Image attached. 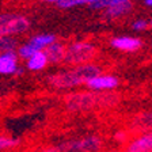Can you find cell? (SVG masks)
<instances>
[{
	"instance_id": "12",
	"label": "cell",
	"mask_w": 152,
	"mask_h": 152,
	"mask_svg": "<svg viewBox=\"0 0 152 152\" xmlns=\"http://www.w3.org/2000/svg\"><path fill=\"white\" fill-rule=\"evenodd\" d=\"M132 10H133L132 0H125L124 3H120L117 6L104 10V15L109 19H117V18H122V16L128 15Z\"/></svg>"
},
{
	"instance_id": "11",
	"label": "cell",
	"mask_w": 152,
	"mask_h": 152,
	"mask_svg": "<svg viewBox=\"0 0 152 152\" xmlns=\"http://www.w3.org/2000/svg\"><path fill=\"white\" fill-rule=\"evenodd\" d=\"M56 39L57 38L54 34L46 33V34H37V35H34V37H31L27 41V44L30 45L35 52H44L45 49L50 44H53Z\"/></svg>"
},
{
	"instance_id": "4",
	"label": "cell",
	"mask_w": 152,
	"mask_h": 152,
	"mask_svg": "<svg viewBox=\"0 0 152 152\" xmlns=\"http://www.w3.org/2000/svg\"><path fill=\"white\" fill-rule=\"evenodd\" d=\"M30 20L23 15L18 14H0V34L16 37L27 31Z\"/></svg>"
},
{
	"instance_id": "9",
	"label": "cell",
	"mask_w": 152,
	"mask_h": 152,
	"mask_svg": "<svg viewBox=\"0 0 152 152\" xmlns=\"http://www.w3.org/2000/svg\"><path fill=\"white\" fill-rule=\"evenodd\" d=\"M65 52H66V45H64L60 41H54L44 50L45 56L48 58L49 64H60L65 58Z\"/></svg>"
},
{
	"instance_id": "6",
	"label": "cell",
	"mask_w": 152,
	"mask_h": 152,
	"mask_svg": "<svg viewBox=\"0 0 152 152\" xmlns=\"http://www.w3.org/2000/svg\"><path fill=\"white\" fill-rule=\"evenodd\" d=\"M118 84H120V80L117 76L110 75V73H99L86 83V87L94 92H107L117 88Z\"/></svg>"
},
{
	"instance_id": "22",
	"label": "cell",
	"mask_w": 152,
	"mask_h": 152,
	"mask_svg": "<svg viewBox=\"0 0 152 152\" xmlns=\"http://www.w3.org/2000/svg\"><path fill=\"white\" fill-rule=\"evenodd\" d=\"M1 37H3V35H1V34H0V38H1Z\"/></svg>"
},
{
	"instance_id": "7",
	"label": "cell",
	"mask_w": 152,
	"mask_h": 152,
	"mask_svg": "<svg viewBox=\"0 0 152 152\" xmlns=\"http://www.w3.org/2000/svg\"><path fill=\"white\" fill-rule=\"evenodd\" d=\"M111 46L122 52H136L141 48L142 42L137 37H129V35H124V37H115L110 41Z\"/></svg>"
},
{
	"instance_id": "16",
	"label": "cell",
	"mask_w": 152,
	"mask_h": 152,
	"mask_svg": "<svg viewBox=\"0 0 152 152\" xmlns=\"http://www.w3.org/2000/svg\"><path fill=\"white\" fill-rule=\"evenodd\" d=\"M136 124L140 128L152 130V111L151 113H145V114H142V115H140V117L137 118Z\"/></svg>"
},
{
	"instance_id": "13",
	"label": "cell",
	"mask_w": 152,
	"mask_h": 152,
	"mask_svg": "<svg viewBox=\"0 0 152 152\" xmlns=\"http://www.w3.org/2000/svg\"><path fill=\"white\" fill-rule=\"evenodd\" d=\"M48 64L49 63H48V58H46V56H45V53L44 52H38V53L33 54L30 58H27L26 66H27V69L37 72V71L45 69Z\"/></svg>"
},
{
	"instance_id": "15",
	"label": "cell",
	"mask_w": 152,
	"mask_h": 152,
	"mask_svg": "<svg viewBox=\"0 0 152 152\" xmlns=\"http://www.w3.org/2000/svg\"><path fill=\"white\" fill-rule=\"evenodd\" d=\"M95 1H98V0H61L60 3H58V7L69 10L77 6H91Z\"/></svg>"
},
{
	"instance_id": "2",
	"label": "cell",
	"mask_w": 152,
	"mask_h": 152,
	"mask_svg": "<svg viewBox=\"0 0 152 152\" xmlns=\"http://www.w3.org/2000/svg\"><path fill=\"white\" fill-rule=\"evenodd\" d=\"M113 96L115 95L107 94V92H80V94H72L66 99V107L69 110H90V109L98 106V104H111Z\"/></svg>"
},
{
	"instance_id": "8",
	"label": "cell",
	"mask_w": 152,
	"mask_h": 152,
	"mask_svg": "<svg viewBox=\"0 0 152 152\" xmlns=\"http://www.w3.org/2000/svg\"><path fill=\"white\" fill-rule=\"evenodd\" d=\"M126 152H152V130L134 137L128 144Z\"/></svg>"
},
{
	"instance_id": "5",
	"label": "cell",
	"mask_w": 152,
	"mask_h": 152,
	"mask_svg": "<svg viewBox=\"0 0 152 152\" xmlns=\"http://www.w3.org/2000/svg\"><path fill=\"white\" fill-rule=\"evenodd\" d=\"M102 145L98 136H86L56 147L54 152H96Z\"/></svg>"
},
{
	"instance_id": "18",
	"label": "cell",
	"mask_w": 152,
	"mask_h": 152,
	"mask_svg": "<svg viewBox=\"0 0 152 152\" xmlns=\"http://www.w3.org/2000/svg\"><path fill=\"white\" fill-rule=\"evenodd\" d=\"M147 27H148V22H147L145 19H136L132 23V28L134 31H144Z\"/></svg>"
},
{
	"instance_id": "10",
	"label": "cell",
	"mask_w": 152,
	"mask_h": 152,
	"mask_svg": "<svg viewBox=\"0 0 152 152\" xmlns=\"http://www.w3.org/2000/svg\"><path fill=\"white\" fill-rule=\"evenodd\" d=\"M19 68L16 52H7L0 54V75H15Z\"/></svg>"
},
{
	"instance_id": "14",
	"label": "cell",
	"mask_w": 152,
	"mask_h": 152,
	"mask_svg": "<svg viewBox=\"0 0 152 152\" xmlns=\"http://www.w3.org/2000/svg\"><path fill=\"white\" fill-rule=\"evenodd\" d=\"M16 48H18V42H16L15 37L3 35L0 38V54L7 53V52H15Z\"/></svg>"
},
{
	"instance_id": "21",
	"label": "cell",
	"mask_w": 152,
	"mask_h": 152,
	"mask_svg": "<svg viewBox=\"0 0 152 152\" xmlns=\"http://www.w3.org/2000/svg\"><path fill=\"white\" fill-rule=\"evenodd\" d=\"M148 26H151V27H152V19H151V22H149V25Z\"/></svg>"
},
{
	"instance_id": "20",
	"label": "cell",
	"mask_w": 152,
	"mask_h": 152,
	"mask_svg": "<svg viewBox=\"0 0 152 152\" xmlns=\"http://www.w3.org/2000/svg\"><path fill=\"white\" fill-rule=\"evenodd\" d=\"M144 4L147 7H152V0H144Z\"/></svg>"
},
{
	"instance_id": "1",
	"label": "cell",
	"mask_w": 152,
	"mask_h": 152,
	"mask_svg": "<svg viewBox=\"0 0 152 152\" xmlns=\"http://www.w3.org/2000/svg\"><path fill=\"white\" fill-rule=\"evenodd\" d=\"M102 73V69L98 65L92 63L84 64V65L72 66L71 69L60 71V72L52 73L48 77V84L57 90H69L75 88L77 86L86 84L94 76Z\"/></svg>"
},
{
	"instance_id": "17",
	"label": "cell",
	"mask_w": 152,
	"mask_h": 152,
	"mask_svg": "<svg viewBox=\"0 0 152 152\" xmlns=\"http://www.w3.org/2000/svg\"><path fill=\"white\" fill-rule=\"evenodd\" d=\"M18 140L12 139V137H7V136H0V151L1 149H8L12 147L18 145Z\"/></svg>"
},
{
	"instance_id": "19",
	"label": "cell",
	"mask_w": 152,
	"mask_h": 152,
	"mask_svg": "<svg viewBox=\"0 0 152 152\" xmlns=\"http://www.w3.org/2000/svg\"><path fill=\"white\" fill-rule=\"evenodd\" d=\"M41 1H44V3H56V4H58L61 0H41Z\"/></svg>"
},
{
	"instance_id": "3",
	"label": "cell",
	"mask_w": 152,
	"mask_h": 152,
	"mask_svg": "<svg viewBox=\"0 0 152 152\" xmlns=\"http://www.w3.org/2000/svg\"><path fill=\"white\" fill-rule=\"evenodd\" d=\"M96 56V48L88 41H75L66 46L65 61L72 66L90 64Z\"/></svg>"
}]
</instances>
